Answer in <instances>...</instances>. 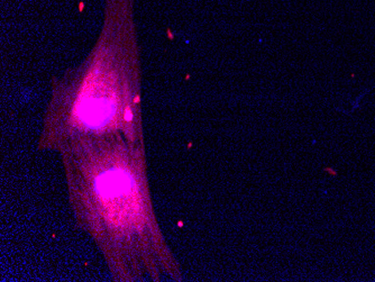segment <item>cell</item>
<instances>
[{
  "label": "cell",
  "instance_id": "cell-2",
  "mask_svg": "<svg viewBox=\"0 0 375 282\" xmlns=\"http://www.w3.org/2000/svg\"><path fill=\"white\" fill-rule=\"evenodd\" d=\"M325 171H329V173H331V174H334V175H336V174H337V173H336V172H335L334 170H331V169H328V168H326V169H325Z\"/></svg>",
  "mask_w": 375,
  "mask_h": 282
},
{
  "label": "cell",
  "instance_id": "cell-1",
  "mask_svg": "<svg viewBox=\"0 0 375 282\" xmlns=\"http://www.w3.org/2000/svg\"><path fill=\"white\" fill-rule=\"evenodd\" d=\"M58 153L74 221L98 246L112 279L181 281L154 214L144 145L89 139Z\"/></svg>",
  "mask_w": 375,
  "mask_h": 282
}]
</instances>
